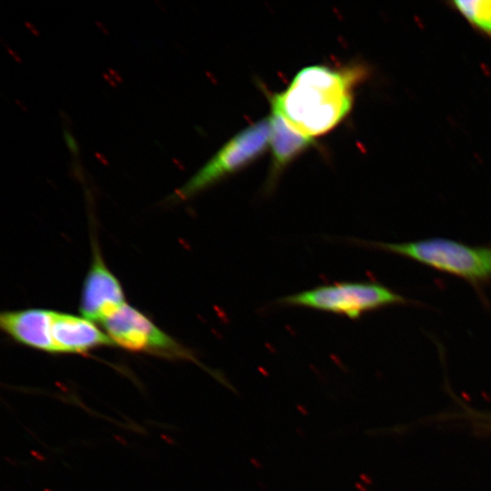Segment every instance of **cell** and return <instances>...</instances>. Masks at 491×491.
I'll use <instances>...</instances> for the list:
<instances>
[{"instance_id": "7a4b0ae2", "label": "cell", "mask_w": 491, "mask_h": 491, "mask_svg": "<svg viewBox=\"0 0 491 491\" xmlns=\"http://www.w3.org/2000/svg\"><path fill=\"white\" fill-rule=\"evenodd\" d=\"M362 243L457 276L476 288L491 283V246H473L443 237L404 243Z\"/></svg>"}, {"instance_id": "ba28073f", "label": "cell", "mask_w": 491, "mask_h": 491, "mask_svg": "<svg viewBox=\"0 0 491 491\" xmlns=\"http://www.w3.org/2000/svg\"><path fill=\"white\" fill-rule=\"evenodd\" d=\"M54 353H85L114 343L94 322L55 311L52 326Z\"/></svg>"}, {"instance_id": "30bf717a", "label": "cell", "mask_w": 491, "mask_h": 491, "mask_svg": "<svg viewBox=\"0 0 491 491\" xmlns=\"http://www.w3.org/2000/svg\"><path fill=\"white\" fill-rule=\"evenodd\" d=\"M453 5L475 27L491 36V1H455Z\"/></svg>"}, {"instance_id": "8992f818", "label": "cell", "mask_w": 491, "mask_h": 491, "mask_svg": "<svg viewBox=\"0 0 491 491\" xmlns=\"http://www.w3.org/2000/svg\"><path fill=\"white\" fill-rule=\"evenodd\" d=\"M94 250L82 289L80 312L85 318L102 323L125 302L119 281L107 268L99 251Z\"/></svg>"}, {"instance_id": "3957f363", "label": "cell", "mask_w": 491, "mask_h": 491, "mask_svg": "<svg viewBox=\"0 0 491 491\" xmlns=\"http://www.w3.org/2000/svg\"><path fill=\"white\" fill-rule=\"evenodd\" d=\"M405 296L387 286L372 282H340L305 290L278 300L288 306L307 307L351 319L386 306L406 305Z\"/></svg>"}, {"instance_id": "8fae6325", "label": "cell", "mask_w": 491, "mask_h": 491, "mask_svg": "<svg viewBox=\"0 0 491 491\" xmlns=\"http://www.w3.org/2000/svg\"><path fill=\"white\" fill-rule=\"evenodd\" d=\"M251 462L253 463V465H254L256 467H257V468H261V467H262L261 464L258 463V462L256 461V459L252 458V459H251Z\"/></svg>"}, {"instance_id": "7c38bea8", "label": "cell", "mask_w": 491, "mask_h": 491, "mask_svg": "<svg viewBox=\"0 0 491 491\" xmlns=\"http://www.w3.org/2000/svg\"><path fill=\"white\" fill-rule=\"evenodd\" d=\"M297 409L302 412L303 415H307V412L304 411L306 407L297 406Z\"/></svg>"}, {"instance_id": "5b68a950", "label": "cell", "mask_w": 491, "mask_h": 491, "mask_svg": "<svg viewBox=\"0 0 491 491\" xmlns=\"http://www.w3.org/2000/svg\"><path fill=\"white\" fill-rule=\"evenodd\" d=\"M114 344L125 349L172 358L195 360V356L135 308L124 304L102 323Z\"/></svg>"}, {"instance_id": "9c48e42d", "label": "cell", "mask_w": 491, "mask_h": 491, "mask_svg": "<svg viewBox=\"0 0 491 491\" xmlns=\"http://www.w3.org/2000/svg\"><path fill=\"white\" fill-rule=\"evenodd\" d=\"M269 143L272 150V161L267 188L275 184L281 171L299 154L311 146L314 138L304 135L295 128L277 108L271 105Z\"/></svg>"}, {"instance_id": "6da1fadb", "label": "cell", "mask_w": 491, "mask_h": 491, "mask_svg": "<svg viewBox=\"0 0 491 491\" xmlns=\"http://www.w3.org/2000/svg\"><path fill=\"white\" fill-rule=\"evenodd\" d=\"M363 73L359 67H304L286 90L271 97V105L299 132L315 138L332 130L349 114L353 87Z\"/></svg>"}, {"instance_id": "52a82bcc", "label": "cell", "mask_w": 491, "mask_h": 491, "mask_svg": "<svg viewBox=\"0 0 491 491\" xmlns=\"http://www.w3.org/2000/svg\"><path fill=\"white\" fill-rule=\"evenodd\" d=\"M53 310L30 308L0 315V326L15 341L29 347L54 353Z\"/></svg>"}, {"instance_id": "277c9868", "label": "cell", "mask_w": 491, "mask_h": 491, "mask_svg": "<svg viewBox=\"0 0 491 491\" xmlns=\"http://www.w3.org/2000/svg\"><path fill=\"white\" fill-rule=\"evenodd\" d=\"M269 136L268 118L238 132L175 192L174 198L188 199L239 171L265 152Z\"/></svg>"}]
</instances>
